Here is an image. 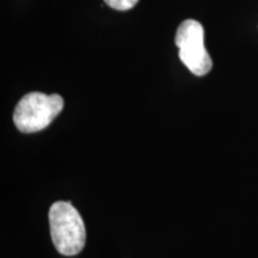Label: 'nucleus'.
Here are the masks:
<instances>
[{
  "instance_id": "nucleus-2",
  "label": "nucleus",
  "mask_w": 258,
  "mask_h": 258,
  "mask_svg": "<svg viewBox=\"0 0 258 258\" xmlns=\"http://www.w3.org/2000/svg\"><path fill=\"white\" fill-rule=\"evenodd\" d=\"M62 109L63 99L60 95L30 92L18 102L14 122L22 133H36L47 128Z\"/></svg>"
},
{
  "instance_id": "nucleus-3",
  "label": "nucleus",
  "mask_w": 258,
  "mask_h": 258,
  "mask_svg": "<svg viewBox=\"0 0 258 258\" xmlns=\"http://www.w3.org/2000/svg\"><path fill=\"white\" fill-rule=\"evenodd\" d=\"M176 46L179 59L195 76H206L212 70L213 62L205 47V30L195 19H186L176 32Z\"/></svg>"
},
{
  "instance_id": "nucleus-4",
  "label": "nucleus",
  "mask_w": 258,
  "mask_h": 258,
  "mask_svg": "<svg viewBox=\"0 0 258 258\" xmlns=\"http://www.w3.org/2000/svg\"><path fill=\"white\" fill-rule=\"evenodd\" d=\"M104 2L111 9L118 10V11H127V10L133 9L138 4L139 0H104Z\"/></svg>"
},
{
  "instance_id": "nucleus-1",
  "label": "nucleus",
  "mask_w": 258,
  "mask_h": 258,
  "mask_svg": "<svg viewBox=\"0 0 258 258\" xmlns=\"http://www.w3.org/2000/svg\"><path fill=\"white\" fill-rule=\"evenodd\" d=\"M51 240L64 256H74L85 246V225L80 214L70 202L57 201L49 211Z\"/></svg>"
}]
</instances>
